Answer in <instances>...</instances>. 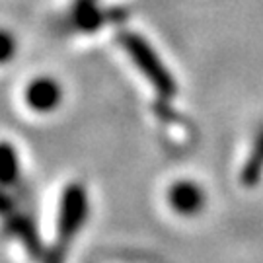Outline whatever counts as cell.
I'll return each instance as SVG.
<instances>
[{"mask_svg":"<svg viewBox=\"0 0 263 263\" xmlns=\"http://www.w3.org/2000/svg\"><path fill=\"white\" fill-rule=\"evenodd\" d=\"M117 41L131 59V63L137 66V70L142 74V78L151 84L154 94L160 102L168 104L174 96L178 94V82L160 59L156 49L152 47L146 39L135 33V31H121L117 35Z\"/></svg>","mask_w":263,"mask_h":263,"instance_id":"cell-1","label":"cell"},{"mask_svg":"<svg viewBox=\"0 0 263 263\" xmlns=\"http://www.w3.org/2000/svg\"><path fill=\"white\" fill-rule=\"evenodd\" d=\"M88 213H90V201H88L86 187L78 181L68 183L59 203V218H57L59 248H65L80 232V228L84 226L88 218Z\"/></svg>","mask_w":263,"mask_h":263,"instance_id":"cell-2","label":"cell"},{"mask_svg":"<svg viewBox=\"0 0 263 263\" xmlns=\"http://www.w3.org/2000/svg\"><path fill=\"white\" fill-rule=\"evenodd\" d=\"M102 0H74L68 10V26L72 31L94 33L107 24H113L123 18L121 12L107 10L100 6Z\"/></svg>","mask_w":263,"mask_h":263,"instance_id":"cell-3","label":"cell"},{"mask_svg":"<svg viewBox=\"0 0 263 263\" xmlns=\"http://www.w3.org/2000/svg\"><path fill=\"white\" fill-rule=\"evenodd\" d=\"M26 104L37 113H51L63 102V88L51 76H39L26 88Z\"/></svg>","mask_w":263,"mask_h":263,"instance_id":"cell-4","label":"cell"},{"mask_svg":"<svg viewBox=\"0 0 263 263\" xmlns=\"http://www.w3.org/2000/svg\"><path fill=\"white\" fill-rule=\"evenodd\" d=\"M168 201L178 215L193 216L201 213V209L205 207L207 197H205V191L199 183L189 181V179H181V181H176L170 187Z\"/></svg>","mask_w":263,"mask_h":263,"instance_id":"cell-5","label":"cell"},{"mask_svg":"<svg viewBox=\"0 0 263 263\" xmlns=\"http://www.w3.org/2000/svg\"><path fill=\"white\" fill-rule=\"evenodd\" d=\"M263 178V125L257 129L252 144V152L240 172V183L244 187H255Z\"/></svg>","mask_w":263,"mask_h":263,"instance_id":"cell-6","label":"cell"},{"mask_svg":"<svg viewBox=\"0 0 263 263\" xmlns=\"http://www.w3.org/2000/svg\"><path fill=\"white\" fill-rule=\"evenodd\" d=\"M22 179L18 152L10 142L0 141V185H16Z\"/></svg>","mask_w":263,"mask_h":263,"instance_id":"cell-7","label":"cell"},{"mask_svg":"<svg viewBox=\"0 0 263 263\" xmlns=\"http://www.w3.org/2000/svg\"><path fill=\"white\" fill-rule=\"evenodd\" d=\"M16 49H18L16 37L6 29H0V65L10 63L16 57Z\"/></svg>","mask_w":263,"mask_h":263,"instance_id":"cell-8","label":"cell"}]
</instances>
